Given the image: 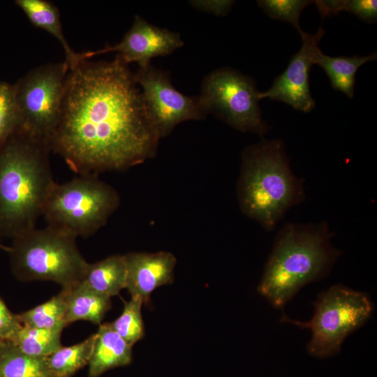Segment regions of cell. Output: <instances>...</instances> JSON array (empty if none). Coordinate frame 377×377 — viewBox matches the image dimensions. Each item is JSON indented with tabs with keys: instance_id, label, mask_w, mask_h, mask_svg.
I'll use <instances>...</instances> for the list:
<instances>
[{
	"instance_id": "cell-1",
	"label": "cell",
	"mask_w": 377,
	"mask_h": 377,
	"mask_svg": "<svg viewBox=\"0 0 377 377\" xmlns=\"http://www.w3.org/2000/svg\"><path fill=\"white\" fill-rule=\"evenodd\" d=\"M160 138L134 74L119 55L69 68L50 147L73 172L126 170L154 155Z\"/></svg>"
},
{
	"instance_id": "cell-2",
	"label": "cell",
	"mask_w": 377,
	"mask_h": 377,
	"mask_svg": "<svg viewBox=\"0 0 377 377\" xmlns=\"http://www.w3.org/2000/svg\"><path fill=\"white\" fill-rule=\"evenodd\" d=\"M49 143L23 128L0 149V238L14 239L36 228L56 183Z\"/></svg>"
},
{
	"instance_id": "cell-3",
	"label": "cell",
	"mask_w": 377,
	"mask_h": 377,
	"mask_svg": "<svg viewBox=\"0 0 377 377\" xmlns=\"http://www.w3.org/2000/svg\"><path fill=\"white\" fill-rule=\"evenodd\" d=\"M333 235L325 221L284 225L275 237L258 293L281 309L301 288L327 276L342 253L332 244Z\"/></svg>"
},
{
	"instance_id": "cell-4",
	"label": "cell",
	"mask_w": 377,
	"mask_h": 377,
	"mask_svg": "<svg viewBox=\"0 0 377 377\" xmlns=\"http://www.w3.org/2000/svg\"><path fill=\"white\" fill-rule=\"evenodd\" d=\"M304 179L290 167L284 142L264 140L243 154L237 194L242 212L272 231L286 212L306 198Z\"/></svg>"
},
{
	"instance_id": "cell-5",
	"label": "cell",
	"mask_w": 377,
	"mask_h": 377,
	"mask_svg": "<svg viewBox=\"0 0 377 377\" xmlns=\"http://www.w3.org/2000/svg\"><path fill=\"white\" fill-rule=\"evenodd\" d=\"M75 236L47 226L34 228L13 239L10 265L20 281H50L62 288L80 283L89 263L80 252Z\"/></svg>"
},
{
	"instance_id": "cell-6",
	"label": "cell",
	"mask_w": 377,
	"mask_h": 377,
	"mask_svg": "<svg viewBox=\"0 0 377 377\" xmlns=\"http://www.w3.org/2000/svg\"><path fill=\"white\" fill-rule=\"evenodd\" d=\"M119 203L117 191L96 175L55 183L44 206L47 226L75 237H88L103 226Z\"/></svg>"
},
{
	"instance_id": "cell-7",
	"label": "cell",
	"mask_w": 377,
	"mask_h": 377,
	"mask_svg": "<svg viewBox=\"0 0 377 377\" xmlns=\"http://www.w3.org/2000/svg\"><path fill=\"white\" fill-rule=\"evenodd\" d=\"M313 305L314 314L307 322L292 320L284 313L280 321L311 330L307 350L318 358L337 354L344 339L363 325L374 310L367 294L341 284L321 293Z\"/></svg>"
},
{
	"instance_id": "cell-8",
	"label": "cell",
	"mask_w": 377,
	"mask_h": 377,
	"mask_svg": "<svg viewBox=\"0 0 377 377\" xmlns=\"http://www.w3.org/2000/svg\"><path fill=\"white\" fill-rule=\"evenodd\" d=\"M259 94L251 77L230 68H221L205 77L199 97L208 112L230 126L263 136L269 126L263 119Z\"/></svg>"
},
{
	"instance_id": "cell-9",
	"label": "cell",
	"mask_w": 377,
	"mask_h": 377,
	"mask_svg": "<svg viewBox=\"0 0 377 377\" xmlns=\"http://www.w3.org/2000/svg\"><path fill=\"white\" fill-rule=\"evenodd\" d=\"M68 71L66 61L47 64L30 71L15 85L22 128L49 145L57 124Z\"/></svg>"
},
{
	"instance_id": "cell-10",
	"label": "cell",
	"mask_w": 377,
	"mask_h": 377,
	"mask_svg": "<svg viewBox=\"0 0 377 377\" xmlns=\"http://www.w3.org/2000/svg\"><path fill=\"white\" fill-rule=\"evenodd\" d=\"M134 77L140 88L147 112L160 138L168 135L179 123L201 119L209 113L200 97L177 91L168 72L151 65L139 68Z\"/></svg>"
},
{
	"instance_id": "cell-11",
	"label": "cell",
	"mask_w": 377,
	"mask_h": 377,
	"mask_svg": "<svg viewBox=\"0 0 377 377\" xmlns=\"http://www.w3.org/2000/svg\"><path fill=\"white\" fill-rule=\"evenodd\" d=\"M324 34L322 27L314 34L304 31L300 34L302 40L300 50L291 57L286 69L274 79L271 87L265 91H260V100L267 98L279 101L304 112H311L314 108L315 101L309 86V72L320 50L318 43Z\"/></svg>"
},
{
	"instance_id": "cell-12",
	"label": "cell",
	"mask_w": 377,
	"mask_h": 377,
	"mask_svg": "<svg viewBox=\"0 0 377 377\" xmlns=\"http://www.w3.org/2000/svg\"><path fill=\"white\" fill-rule=\"evenodd\" d=\"M183 45L178 33L154 26L135 15L132 27L119 43L98 50L78 53V57L86 60L96 55L116 52L126 64L135 62L139 64V68H145L150 66L153 58L170 54Z\"/></svg>"
},
{
	"instance_id": "cell-13",
	"label": "cell",
	"mask_w": 377,
	"mask_h": 377,
	"mask_svg": "<svg viewBox=\"0 0 377 377\" xmlns=\"http://www.w3.org/2000/svg\"><path fill=\"white\" fill-rule=\"evenodd\" d=\"M126 263V288L131 297L149 302L151 293L157 288L172 283L177 262L167 251L154 253L131 252L125 255Z\"/></svg>"
},
{
	"instance_id": "cell-14",
	"label": "cell",
	"mask_w": 377,
	"mask_h": 377,
	"mask_svg": "<svg viewBox=\"0 0 377 377\" xmlns=\"http://www.w3.org/2000/svg\"><path fill=\"white\" fill-rule=\"evenodd\" d=\"M89 362V377H100L105 371L131 364L132 346L112 328L110 323L100 324Z\"/></svg>"
},
{
	"instance_id": "cell-15",
	"label": "cell",
	"mask_w": 377,
	"mask_h": 377,
	"mask_svg": "<svg viewBox=\"0 0 377 377\" xmlns=\"http://www.w3.org/2000/svg\"><path fill=\"white\" fill-rule=\"evenodd\" d=\"M61 291L66 302V325L77 320L100 325L112 306L110 297L91 290L81 282L71 288H62Z\"/></svg>"
},
{
	"instance_id": "cell-16",
	"label": "cell",
	"mask_w": 377,
	"mask_h": 377,
	"mask_svg": "<svg viewBox=\"0 0 377 377\" xmlns=\"http://www.w3.org/2000/svg\"><path fill=\"white\" fill-rule=\"evenodd\" d=\"M126 274L125 255H112L89 263L81 283L98 293L111 297L126 288Z\"/></svg>"
},
{
	"instance_id": "cell-17",
	"label": "cell",
	"mask_w": 377,
	"mask_h": 377,
	"mask_svg": "<svg viewBox=\"0 0 377 377\" xmlns=\"http://www.w3.org/2000/svg\"><path fill=\"white\" fill-rule=\"evenodd\" d=\"M15 2L34 26L46 31L61 43L69 68L80 61L78 53L71 48L65 38L59 10L54 3L45 0H17Z\"/></svg>"
},
{
	"instance_id": "cell-18",
	"label": "cell",
	"mask_w": 377,
	"mask_h": 377,
	"mask_svg": "<svg viewBox=\"0 0 377 377\" xmlns=\"http://www.w3.org/2000/svg\"><path fill=\"white\" fill-rule=\"evenodd\" d=\"M376 52L368 56L330 57L318 51L314 64L320 66L327 75L332 87L345 94L349 98L353 97L356 73L364 64L376 60Z\"/></svg>"
},
{
	"instance_id": "cell-19",
	"label": "cell",
	"mask_w": 377,
	"mask_h": 377,
	"mask_svg": "<svg viewBox=\"0 0 377 377\" xmlns=\"http://www.w3.org/2000/svg\"><path fill=\"white\" fill-rule=\"evenodd\" d=\"M0 377H53L47 357L29 355L8 339L0 341Z\"/></svg>"
},
{
	"instance_id": "cell-20",
	"label": "cell",
	"mask_w": 377,
	"mask_h": 377,
	"mask_svg": "<svg viewBox=\"0 0 377 377\" xmlns=\"http://www.w3.org/2000/svg\"><path fill=\"white\" fill-rule=\"evenodd\" d=\"M64 329H42L22 325L8 340L29 355L47 357L62 346L61 335Z\"/></svg>"
},
{
	"instance_id": "cell-21",
	"label": "cell",
	"mask_w": 377,
	"mask_h": 377,
	"mask_svg": "<svg viewBox=\"0 0 377 377\" xmlns=\"http://www.w3.org/2000/svg\"><path fill=\"white\" fill-rule=\"evenodd\" d=\"M96 334L84 341L67 347L61 346L47 357V364L53 377H71L77 371L89 364Z\"/></svg>"
},
{
	"instance_id": "cell-22",
	"label": "cell",
	"mask_w": 377,
	"mask_h": 377,
	"mask_svg": "<svg viewBox=\"0 0 377 377\" xmlns=\"http://www.w3.org/2000/svg\"><path fill=\"white\" fill-rule=\"evenodd\" d=\"M66 302L63 292L45 302L17 314L22 325L42 329L64 328Z\"/></svg>"
},
{
	"instance_id": "cell-23",
	"label": "cell",
	"mask_w": 377,
	"mask_h": 377,
	"mask_svg": "<svg viewBox=\"0 0 377 377\" xmlns=\"http://www.w3.org/2000/svg\"><path fill=\"white\" fill-rule=\"evenodd\" d=\"M121 314L110 323L114 331L131 346L145 336L144 325L141 313L143 302L141 298L131 297L124 302Z\"/></svg>"
},
{
	"instance_id": "cell-24",
	"label": "cell",
	"mask_w": 377,
	"mask_h": 377,
	"mask_svg": "<svg viewBox=\"0 0 377 377\" xmlns=\"http://www.w3.org/2000/svg\"><path fill=\"white\" fill-rule=\"evenodd\" d=\"M22 126L15 85L0 82V149Z\"/></svg>"
},
{
	"instance_id": "cell-25",
	"label": "cell",
	"mask_w": 377,
	"mask_h": 377,
	"mask_svg": "<svg viewBox=\"0 0 377 377\" xmlns=\"http://www.w3.org/2000/svg\"><path fill=\"white\" fill-rule=\"evenodd\" d=\"M314 1L309 0H258V5L270 18L291 24L300 33L304 31L300 25L302 11Z\"/></svg>"
},
{
	"instance_id": "cell-26",
	"label": "cell",
	"mask_w": 377,
	"mask_h": 377,
	"mask_svg": "<svg viewBox=\"0 0 377 377\" xmlns=\"http://www.w3.org/2000/svg\"><path fill=\"white\" fill-rule=\"evenodd\" d=\"M344 11L351 13L367 23H374L377 20V1L346 0Z\"/></svg>"
},
{
	"instance_id": "cell-27",
	"label": "cell",
	"mask_w": 377,
	"mask_h": 377,
	"mask_svg": "<svg viewBox=\"0 0 377 377\" xmlns=\"http://www.w3.org/2000/svg\"><path fill=\"white\" fill-rule=\"evenodd\" d=\"M22 325L17 314L8 309L0 297V341L9 339Z\"/></svg>"
},
{
	"instance_id": "cell-28",
	"label": "cell",
	"mask_w": 377,
	"mask_h": 377,
	"mask_svg": "<svg viewBox=\"0 0 377 377\" xmlns=\"http://www.w3.org/2000/svg\"><path fill=\"white\" fill-rule=\"evenodd\" d=\"M191 5L200 10L219 16L226 15L229 13L235 1L231 0L190 1Z\"/></svg>"
},
{
	"instance_id": "cell-29",
	"label": "cell",
	"mask_w": 377,
	"mask_h": 377,
	"mask_svg": "<svg viewBox=\"0 0 377 377\" xmlns=\"http://www.w3.org/2000/svg\"><path fill=\"white\" fill-rule=\"evenodd\" d=\"M318 10L325 18L332 15H338L341 11H344L346 0H318L314 1Z\"/></svg>"
},
{
	"instance_id": "cell-30",
	"label": "cell",
	"mask_w": 377,
	"mask_h": 377,
	"mask_svg": "<svg viewBox=\"0 0 377 377\" xmlns=\"http://www.w3.org/2000/svg\"><path fill=\"white\" fill-rule=\"evenodd\" d=\"M0 250L4 251L8 253L10 251V246H5L0 242Z\"/></svg>"
}]
</instances>
